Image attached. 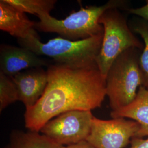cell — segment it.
Returning <instances> with one entry per match:
<instances>
[{
  "instance_id": "obj_1",
  "label": "cell",
  "mask_w": 148,
  "mask_h": 148,
  "mask_svg": "<svg viewBox=\"0 0 148 148\" xmlns=\"http://www.w3.org/2000/svg\"><path fill=\"white\" fill-rule=\"evenodd\" d=\"M47 72L43 95L24 114L25 126L30 131L40 132L47 122L64 112L101 107L106 95V81L97 65L75 68L55 63Z\"/></svg>"
},
{
  "instance_id": "obj_2",
  "label": "cell",
  "mask_w": 148,
  "mask_h": 148,
  "mask_svg": "<svg viewBox=\"0 0 148 148\" xmlns=\"http://www.w3.org/2000/svg\"><path fill=\"white\" fill-rule=\"evenodd\" d=\"M103 32L88 38L70 41L58 37L44 43L38 35L25 39H18L22 47L38 56H45L54 59L55 63L75 68H84L97 65L96 58L101 49Z\"/></svg>"
},
{
  "instance_id": "obj_3",
  "label": "cell",
  "mask_w": 148,
  "mask_h": 148,
  "mask_svg": "<svg viewBox=\"0 0 148 148\" xmlns=\"http://www.w3.org/2000/svg\"><path fill=\"white\" fill-rule=\"evenodd\" d=\"M126 1L110 0L101 6L81 7L79 11L73 12L64 19H57L50 14L39 17L35 29L40 32H54L60 37L70 40L79 41L103 33L104 29L99 23L101 15L111 8L126 9Z\"/></svg>"
},
{
  "instance_id": "obj_4",
  "label": "cell",
  "mask_w": 148,
  "mask_h": 148,
  "mask_svg": "<svg viewBox=\"0 0 148 148\" xmlns=\"http://www.w3.org/2000/svg\"><path fill=\"white\" fill-rule=\"evenodd\" d=\"M140 49L131 48L121 53L111 65L106 76V93L112 111L130 104L143 85L139 65Z\"/></svg>"
},
{
  "instance_id": "obj_5",
  "label": "cell",
  "mask_w": 148,
  "mask_h": 148,
  "mask_svg": "<svg viewBox=\"0 0 148 148\" xmlns=\"http://www.w3.org/2000/svg\"><path fill=\"white\" fill-rule=\"evenodd\" d=\"M99 23L103 27V38L96 64L106 78L115 59L131 48L143 50L144 45L134 35L126 18L118 8L109 9L101 15Z\"/></svg>"
},
{
  "instance_id": "obj_6",
  "label": "cell",
  "mask_w": 148,
  "mask_h": 148,
  "mask_svg": "<svg viewBox=\"0 0 148 148\" xmlns=\"http://www.w3.org/2000/svg\"><path fill=\"white\" fill-rule=\"evenodd\" d=\"M93 117L90 110L67 111L47 122L40 132L60 145H75L86 141Z\"/></svg>"
},
{
  "instance_id": "obj_7",
  "label": "cell",
  "mask_w": 148,
  "mask_h": 148,
  "mask_svg": "<svg viewBox=\"0 0 148 148\" xmlns=\"http://www.w3.org/2000/svg\"><path fill=\"white\" fill-rule=\"evenodd\" d=\"M140 126L125 118L105 120L93 117L86 141L95 148H124L135 138Z\"/></svg>"
},
{
  "instance_id": "obj_8",
  "label": "cell",
  "mask_w": 148,
  "mask_h": 148,
  "mask_svg": "<svg viewBox=\"0 0 148 148\" xmlns=\"http://www.w3.org/2000/svg\"><path fill=\"white\" fill-rule=\"evenodd\" d=\"M50 64L32 51L22 47L1 45L0 47L1 71L13 77L24 70L48 66Z\"/></svg>"
},
{
  "instance_id": "obj_9",
  "label": "cell",
  "mask_w": 148,
  "mask_h": 148,
  "mask_svg": "<svg viewBox=\"0 0 148 148\" xmlns=\"http://www.w3.org/2000/svg\"><path fill=\"white\" fill-rule=\"evenodd\" d=\"M26 109L35 106L42 96L48 83V74L41 68L27 69L12 77Z\"/></svg>"
},
{
  "instance_id": "obj_10",
  "label": "cell",
  "mask_w": 148,
  "mask_h": 148,
  "mask_svg": "<svg viewBox=\"0 0 148 148\" xmlns=\"http://www.w3.org/2000/svg\"><path fill=\"white\" fill-rule=\"evenodd\" d=\"M36 22L30 21L25 13L8 3L0 1V30L7 32L17 39H25L38 35L35 26Z\"/></svg>"
},
{
  "instance_id": "obj_11",
  "label": "cell",
  "mask_w": 148,
  "mask_h": 148,
  "mask_svg": "<svg viewBox=\"0 0 148 148\" xmlns=\"http://www.w3.org/2000/svg\"><path fill=\"white\" fill-rule=\"evenodd\" d=\"M110 115L112 119L128 118L138 122L140 128L135 138L148 137V89L140 86L130 104L117 111H111Z\"/></svg>"
},
{
  "instance_id": "obj_12",
  "label": "cell",
  "mask_w": 148,
  "mask_h": 148,
  "mask_svg": "<svg viewBox=\"0 0 148 148\" xmlns=\"http://www.w3.org/2000/svg\"><path fill=\"white\" fill-rule=\"evenodd\" d=\"M37 132L13 131L4 148H64Z\"/></svg>"
},
{
  "instance_id": "obj_13",
  "label": "cell",
  "mask_w": 148,
  "mask_h": 148,
  "mask_svg": "<svg viewBox=\"0 0 148 148\" xmlns=\"http://www.w3.org/2000/svg\"><path fill=\"white\" fill-rule=\"evenodd\" d=\"M8 3L22 11L38 18L50 14L55 7L56 0H5Z\"/></svg>"
},
{
  "instance_id": "obj_14",
  "label": "cell",
  "mask_w": 148,
  "mask_h": 148,
  "mask_svg": "<svg viewBox=\"0 0 148 148\" xmlns=\"http://www.w3.org/2000/svg\"><path fill=\"white\" fill-rule=\"evenodd\" d=\"M133 32L139 34L144 41L143 52L139 57V65L143 76V86L148 89V22L144 19L134 22Z\"/></svg>"
},
{
  "instance_id": "obj_15",
  "label": "cell",
  "mask_w": 148,
  "mask_h": 148,
  "mask_svg": "<svg viewBox=\"0 0 148 148\" xmlns=\"http://www.w3.org/2000/svg\"><path fill=\"white\" fill-rule=\"evenodd\" d=\"M17 101L18 90L12 77L0 71V111Z\"/></svg>"
},
{
  "instance_id": "obj_16",
  "label": "cell",
  "mask_w": 148,
  "mask_h": 148,
  "mask_svg": "<svg viewBox=\"0 0 148 148\" xmlns=\"http://www.w3.org/2000/svg\"><path fill=\"white\" fill-rule=\"evenodd\" d=\"M128 11L130 13L138 16L148 22V1L145 5L139 8L128 9Z\"/></svg>"
},
{
  "instance_id": "obj_17",
  "label": "cell",
  "mask_w": 148,
  "mask_h": 148,
  "mask_svg": "<svg viewBox=\"0 0 148 148\" xmlns=\"http://www.w3.org/2000/svg\"><path fill=\"white\" fill-rule=\"evenodd\" d=\"M131 147L130 148H148V138H133L131 141Z\"/></svg>"
},
{
  "instance_id": "obj_18",
  "label": "cell",
  "mask_w": 148,
  "mask_h": 148,
  "mask_svg": "<svg viewBox=\"0 0 148 148\" xmlns=\"http://www.w3.org/2000/svg\"><path fill=\"white\" fill-rule=\"evenodd\" d=\"M64 148H95L93 147L92 145H91L90 143H88L87 141L82 142L81 143L65 147Z\"/></svg>"
}]
</instances>
